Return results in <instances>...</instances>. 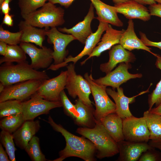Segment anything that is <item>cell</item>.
<instances>
[{
	"instance_id": "83f0119b",
	"label": "cell",
	"mask_w": 161,
	"mask_h": 161,
	"mask_svg": "<svg viewBox=\"0 0 161 161\" xmlns=\"http://www.w3.org/2000/svg\"><path fill=\"white\" fill-rule=\"evenodd\" d=\"M26 53L24 50L17 45H8L5 55L0 58V64L3 63H20L26 61Z\"/></svg>"
},
{
	"instance_id": "4316f807",
	"label": "cell",
	"mask_w": 161,
	"mask_h": 161,
	"mask_svg": "<svg viewBox=\"0 0 161 161\" xmlns=\"http://www.w3.org/2000/svg\"><path fill=\"white\" fill-rule=\"evenodd\" d=\"M143 116L145 118L149 131V140L161 138V115L152 113L147 110Z\"/></svg>"
},
{
	"instance_id": "6da1fadb",
	"label": "cell",
	"mask_w": 161,
	"mask_h": 161,
	"mask_svg": "<svg viewBox=\"0 0 161 161\" xmlns=\"http://www.w3.org/2000/svg\"><path fill=\"white\" fill-rule=\"evenodd\" d=\"M47 122L54 130L62 134L66 142L65 148L59 152V157L53 161H62L71 157H79L85 161L96 160L95 156L96 149L91 141L83 136L78 137L70 133L61 125L55 123L50 116Z\"/></svg>"
},
{
	"instance_id": "1f68e13d",
	"label": "cell",
	"mask_w": 161,
	"mask_h": 161,
	"mask_svg": "<svg viewBox=\"0 0 161 161\" xmlns=\"http://www.w3.org/2000/svg\"><path fill=\"white\" fill-rule=\"evenodd\" d=\"M0 139L1 143L5 148L10 161H16L15 153L17 149L13 134L2 130L0 133Z\"/></svg>"
},
{
	"instance_id": "7bdbcfd3",
	"label": "cell",
	"mask_w": 161,
	"mask_h": 161,
	"mask_svg": "<svg viewBox=\"0 0 161 161\" xmlns=\"http://www.w3.org/2000/svg\"><path fill=\"white\" fill-rule=\"evenodd\" d=\"M149 144L154 148H156L161 151V138L155 139L150 140Z\"/></svg>"
},
{
	"instance_id": "277c9868",
	"label": "cell",
	"mask_w": 161,
	"mask_h": 161,
	"mask_svg": "<svg viewBox=\"0 0 161 161\" xmlns=\"http://www.w3.org/2000/svg\"><path fill=\"white\" fill-rule=\"evenodd\" d=\"M64 9L48 1L39 9L22 17L24 20L34 27L51 28L64 23Z\"/></svg>"
},
{
	"instance_id": "7c38bea8",
	"label": "cell",
	"mask_w": 161,
	"mask_h": 161,
	"mask_svg": "<svg viewBox=\"0 0 161 161\" xmlns=\"http://www.w3.org/2000/svg\"><path fill=\"white\" fill-rule=\"evenodd\" d=\"M131 68V65L130 63H121L114 70L106 74L104 77L94 79V81L100 85L111 86L113 89H117L130 79L140 78L142 77L141 73H130L128 70Z\"/></svg>"
},
{
	"instance_id": "f1b7e54d",
	"label": "cell",
	"mask_w": 161,
	"mask_h": 161,
	"mask_svg": "<svg viewBox=\"0 0 161 161\" xmlns=\"http://www.w3.org/2000/svg\"><path fill=\"white\" fill-rule=\"evenodd\" d=\"M25 120L22 113L8 116L2 118L0 121L1 130L13 134Z\"/></svg>"
},
{
	"instance_id": "816d5d0a",
	"label": "cell",
	"mask_w": 161,
	"mask_h": 161,
	"mask_svg": "<svg viewBox=\"0 0 161 161\" xmlns=\"http://www.w3.org/2000/svg\"><path fill=\"white\" fill-rule=\"evenodd\" d=\"M4 0H0V5L2 3Z\"/></svg>"
},
{
	"instance_id": "c3c4849f",
	"label": "cell",
	"mask_w": 161,
	"mask_h": 161,
	"mask_svg": "<svg viewBox=\"0 0 161 161\" xmlns=\"http://www.w3.org/2000/svg\"><path fill=\"white\" fill-rule=\"evenodd\" d=\"M130 0H112L115 4L122 3Z\"/></svg>"
},
{
	"instance_id": "836d02e7",
	"label": "cell",
	"mask_w": 161,
	"mask_h": 161,
	"mask_svg": "<svg viewBox=\"0 0 161 161\" xmlns=\"http://www.w3.org/2000/svg\"><path fill=\"white\" fill-rule=\"evenodd\" d=\"M47 0H18L21 16L30 13L42 7Z\"/></svg>"
},
{
	"instance_id": "b9f144b4",
	"label": "cell",
	"mask_w": 161,
	"mask_h": 161,
	"mask_svg": "<svg viewBox=\"0 0 161 161\" xmlns=\"http://www.w3.org/2000/svg\"><path fill=\"white\" fill-rule=\"evenodd\" d=\"M4 15L2 21V24L9 27L12 26L13 24V20L12 18L13 15H10L9 14H7Z\"/></svg>"
},
{
	"instance_id": "ac0fdd59",
	"label": "cell",
	"mask_w": 161,
	"mask_h": 161,
	"mask_svg": "<svg viewBox=\"0 0 161 161\" xmlns=\"http://www.w3.org/2000/svg\"><path fill=\"white\" fill-rule=\"evenodd\" d=\"M125 30H117L113 29L111 25L108 24L106 32L97 44V46L94 48L88 57L81 63V65L84 64L90 58L100 56L103 52L109 49L116 44H119L120 40Z\"/></svg>"
},
{
	"instance_id": "cb8c5ba5",
	"label": "cell",
	"mask_w": 161,
	"mask_h": 161,
	"mask_svg": "<svg viewBox=\"0 0 161 161\" xmlns=\"http://www.w3.org/2000/svg\"><path fill=\"white\" fill-rule=\"evenodd\" d=\"M127 29L123 33L119 44L124 49L129 51L135 49H142L153 54L151 48L145 45L137 36L134 31V23L132 19L129 20Z\"/></svg>"
},
{
	"instance_id": "f907efd6",
	"label": "cell",
	"mask_w": 161,
	"mask_h": 161,
	"mask_svg": "<svg viewBox=\"0 0 161 161\" xmlns=\"http://www.w3.org/2000/svg\"><path fill=\"white\" fill-rule=\"evenodd\" d=\"M154 1L158 3L161 4V0H154Z\"/></svg>"
},
{
	"instance_id": "2e32d148",
	"label": "cell",
	"mask_w": 161,
	"mask_h": 161,
	"mask_svg": "<svg viewBox=\"0 0 161 161\" xmlns=\"http://www.w3.org/2000/svg\"><path fill=\"white\" fill-rule=\"evenodd\" d=\"M109 59L107 62L101 64L100 70L108 74L118 63L133 62L136 60L135 55L130 51L127 50L120 44L113 46L109 52Z\"/></svg>"
},
{
	"instance_id": "7dc6e473",
	"label": "cell",
	"mask_w": 161,
	"mask_h": 161,
	"mask_svg": "<svg viewBox=\"0 0 161 161\" xmlns=\"http://www.w3.org/2000/svg\"><path fill=\"white\" fill-rule=\"evenodd\" d=\"M148 110L151 112L161 115V103L157 106L152 108L150 110Z\"/></svg>"
},
{
	"instance_id": "ee69618b",
	"label": "cell",
	"mask_w": 161,
	"mask_h": 161,
	"mask_svg": "<svg viewBox=\"0 0 161 161\" xmlns=\"http://www.w3.org/2000/svg\"><path fill=\"white\" fill-rule=\"evenodd\" d=\"M8 155L6 150L4 149L2 145L0 143V161H9Z\"/></svg>"
},
{
	"instance_id": "e575fe53",
	"label": "cell",
	"mask_w": 161,
	"mask_h": 161,
	"mask_svg": "<svg viewBox=\"0 0 161 161\" xmlns=\"http://www.w3.org/2000/svg\"><path fill=\"white\" fill-rule=\"evenodd\" d=\"M21 31L13 32L4 30L2 25L0 26V41L4 42L8 45H15L21 43Z\"/></svg>"
},
{
	"instance_id": "484cf974",
	"label": "cell",
	"mask_w": 161,
	"mask_h": 161,
	"mask_svg": "<svg viewBox=\"0 0 161 161\" xmlns=\"http://www.w3.org/2000/svg\"><path fill=\"white\" fill-rule=\"evenodd\" d=\"M75 105L78 113V116L74 120L75 123L83 127H94L96 119L95 110L93 106L87 105L78 98L75 100Z\"/></svg>"
},
{
	"instance_id": "4dcf8cb0",
	"label": "cell",
	"mask_w": 161,
	"mask_h": 161,
	"mask_svg": "<svg viewBox=\"0 0 161 161\" xmlns=\"http://www.w3.org/2000/svg\"><path fill=\"white\" fill-rule=\"evenodd\" d=\"M24 150L32 161L47 160L41 150L39 139L35 135L29 142Z\"/></svg>"
},
{
	"instance_id": "d6a6232c",
	"label": "cell",
	"mask_w": 161,
	"mask_h": 161,
	"mask_svg": "<svg viewBox=\"0 0 161 161\" xmlns=\"http://www.w3.org/2000/svg\"><path fill=\"white\" fill-rule=\"evenodd\" d=\"M155 56L157 58L155 65L157 68L161 70V56L157 54H156ZM148 110L152 108L154 104L156 107L161 103V79L157 84L155 89L148 95Z\"/></svg>"
},
{
	"instance_id": "8fae6325",
	"label": "cell",
	"mask_w": 161,
	"mask_h": 161,
	"mask_svg": "<svg viewBox=\"0 0 161 161\" xmlns=\"http://www.w3.org/2000/svg\"><path fill=\"white\" fill-rule=\"evenodd\" d=\"M67 77V71H62L58 76L44 80L35 94L48 101H60V94L65 88Z\"/></svg>"
},
{
	"instance_id": "60d3db41",
	"label": "cell",
	"mask_w": 161,
	"mask_h": 161,
	"mask_svg": "<svg viewBox=\"0 0 161 161\" xmlns=\"http://www.w3.org/2000/svg\"><path fill=\"white\" fill-rule=\"evenodd\" d=\"M75 0H47L54 4H59L67 8L70 6Z\"/></svg>"
},
{
	"instance_id": "603a6c76",
	"label": "cell",
	"mask_w": 161,
	"mask_h": 161,
	"mask_svg": "<svg viewBox=\"0 0 161 161\" xmlns=\"http://www.w3.org/2000/svg\"><path fill=\"white\" fill-rule=\"evenodd\" d=\"M96 10L99 21L106 22L118 27L123 26V22L118 16V13L114 6L108 5L100 0H90Z\"/></svg>"
},
{
	"instance_id": "5b68a950",
	"label": "cell",
	"mask_w": 161,
	"mask_h": 161,
	"mask_svg": "<svg viewBox=\"0 0 161 161\" xmlns=\"http://www.w3.org/2000/svg\"><path fill=\"white\" fill-rule=\"evenodd\" d=\"M84 77L89 85L95 101V119L100 120L101 118L105 116L115 112V103L108 96L106 91V86L95 83L91 74L89 75L88 73H86Z\"/></svg>"
},
{
	"instance_id": "d6986e66",
	"label": "cell",
	"mask_w": 161,
	"mask_h": 161,
	"mask_svg": "<svg viewBox=\"0 0 161 161\" xmlns=\"http://www.w3.org/2000/svg\"><path fill=\"white\" fill-rule=\"evenodd\" d=\"M114 6L117 13L122 14L129 20L138 19L145 21L151 18L148 9L133 1L115 4Z\"/></svg>"
},
{
	"instance_id": "d590c367",
	"label": "cell",
	"mask_w": 161,
	"mask_h": 161,
	"mask_svg": "<svg viewBox=\"0 0 161 161\" xmlns=\"http://www.w3.org/2000/svg\"><path fill=\"white\" fill-rule=\"evenodd\" d=\"M60 97L65 113L74 120L78 115L75 105L70 101L64 90L61 92Z\"/></svg>"
},
{
	"instance_id": "ffe728a7",
	"label": "cell",
	"mask_w": 161,
	"mask_h": 161,
	"mask_svg": "<svg viewBox=\"0 0 161 161\" xmlns=\"http://www.w3.org/2000/svg\"><path fill=\"white\" fill-rule=\"evenodd\" d=\"M117 89V92L110 88H106V91L108 95L114 101L115 113L123 119L133 115L129 109V104L134 103L136 97L147 92L148 91L143 92L138 95L129 97L124 95L123 89L122 87H119Z\"/></svg>"
},
{
	"instance_id": "f6af8a7d",
	"label": "cell",
	"mask_w": 161,
	"mask_h": 161,
	"mask_svg": "<svg viewBox=\"0 0 161 161\" xmlns=\"http://www.w3.org/2000/svg\"><path fill=\"white\" fill-rule=\"evenodd\" d=\"M134 1L140 4L145 5H151L156 3L154 0H130Z\"/></svg>"
},
{
	"instance_id": "ab89813d",
	"label": "cell",
	"mask_w": 161,
	"mask_h": 161,
	"mask_svg": "<svg viewBox=\"0 0 161 161\" xmlns=\"http://www.w3.org/2000/svg\"><path fill=\"white\" fill-rule=\"evenodd\" d=\"M12 0H4L0 5V9L2 13L5 14H9L10 10L9 3Z\"/></svg>"
},
{
	"instance_id": "8d00e7d4",
	"label": "cell",
	"mask_w": 161,
	"mask_h": 161,
	"mask_svg": "<svg viewBox=\"0 0 161 161\" xmlns=\"http://www.w3.org/2000/svg\"><path fill=\"white\" fill-rule=\"evenodd\" d=\"M154 148L143 152L138 160L139 161H156L158 160L156 154L153 151Z\"/></svg>"
},
{
	"instance_id": "3957f363",
	"label": "cell",
	"mask_w": 161,
	"mask_h": 161,
	"mask_svg": "<svg viewBox=\"0 0 161 161\" xmlns=\"http://www.w3.org/2000/svg\"><path fill=\"white\" fill-rule=\"evenodd\" d=\"M49 79L45 71L34 69L27 61L16 65L5 63L0 67V81L5 86L29 80Z\"/></svg>"
},
{
	"instance_id": "e0dca14e",
	"label": "cell",
	"mask_w": 161,
	"mask_h": 161,
	"mask_svg": "<svg viewBox=\"0 0 161 161\" xmlns=\"http://www.w3.org/2000/svg\"><path fill=\"white\" fill-rule=\"evenodd\" d=\"M95 18L94 14V7L91 3L88 12L84 19L70 29L65 27L58 29L60 32L72 35L75 38L83 44L87 38L92 33L91 24Z\"/></svg>"
},
{
	"instance_id": "30bf717a",
	"label": "cell",
	"mask_w": 161,
	"mask_h": 161,
	"mask_svg": "<svg viewBox=\"0 0 161 161\" xmlns=\"http://www.w3.org/2000/svg\"><path fill=\"white\" fill-rule=\"evenodd\" d=\"M46 28V35L48 42L53 45L52 53L54 65H58L63 62L68 53L66 47L72 41L76 40L71 34H63L58 30L56 27Z\"/></svg>"
},
{
	"instance_id": "ba28073f",
	"label": "cell",
	"mask_w": 161,
	"mask_h": 161,
	"mask_svg": "<svg viewBox=\"0 0 161 161\" xmlns=\"http://www.w3.org/2000/svg\"><path fill=\"white\" fill-rule=\"evenodd\" d=\"M123 129L125 140L130 142L147 143L150 133L144 117L134 116L123 120Z\"/></svg>"
},
{
	"instance_id": "4fadbf2b",
	"label": "cell",
	"mask_w": 161,
	"mask_h": 161,
	"mask_svg": "<svg viewBox=\"0 0 161 161\" xmlns=\"http://www.w3.org/2000/svg\"><path fill=\"white\" fill-rule=\"evenodd\" d=\"M19 46L31 59L30 64L34 69L48 68L53 60V50L50 48L43 46L39 48L29 43L21 42Z\"/></svg>"
},
{
	"instance_id": "9a60e30c",
	"label": "cell",
	"mask_w": 161,
	"mask_h": 161,
	"mask_svg": "<svg viewBox=\"0 0 161 161\" xmlns=\"http://www.w3.org/2000/svg\"><path fill=\"white\" fill-rule=\"evenodd\" d=\"M119 156V161H136L142 154L153 148L146 142H136L123 140L117 143Z\"/></svg>"
},
{
	"instance_id": "7a4b0ae2",
	"label": "cell",
	"mask_w": 161,
	"mask_h": 161,
	"mask_svg": "<svg viewBox=\"0 0 161 161\" xmlns=\"http://www.w3.org/2000/svg\"><path fill=\"white\" fill-rule=\"evenodd\" d=\"M76 132L93 143L96 149V156L98 159L112 157L119 153L117 143L108 134L100 120H96L93 128L80 127Z\"/></svg>"
},
{
	"instance_id": "f35d334b",
	"label": "cell",
	"mask_w": 161,
	"mask_h": 161,
	"mask_svg": "<svg viewBox=\"0 0 161 161\" xmlns=\"http://www.w3.org/2000/svg\"><path fill=\"white\" fill-rule=\"evenodd\" d=\"M148 10L151 16H155L161 18V4H155L150 5Z\"/></svg>"
},
{
	"instance_id": "681fc988",
	"label": "cell",
	"mask_w": 161,
	"mask_h": 161,
	"mask_svg": "<svg viewBox=\"0 0 161 161\" xmlns=\"http://www.w3.org/2000/svg\"><path fill=\"white\" fill-rule=\"evenodd\" d=\"M5 86L1 82L0 83V93L1 92L5 89Z\"/></svg>"
},
{
	"instance_id": "74e56055",
	"label": "cell",
	"mask_w": 161,
	"mask_h": 161,
	"mask_svg": "<svg viewBox=\"0 0 161 161\" xmlns=\"http://www.w3.org/2000/svg\"><path fill=\"white\" fill-rule=\"evenodd\" d=\"M140 39L143 44L147 46H152L157 47L161 50V41L154 42L150 40L144 33L140 32Z\"/></svg>"
},
{
	"instance_id": "9c48e42d",
	"label": "cell",
	"mask_w": 161,
	"mask_h": 161,
	"mask_svg": "<svg viewBox=\"0 0 161 161\" xmlns=\"http://www.w3.org/2000/svg\"><path fill=\"white\" fill-rule=\"evenodd\" d=\"M62 106L61 101H48L35 94L29 100L22 102V114L25 120H34L39 115L48 114L53 109Z\"/></svg>"
},
{
	"instance_id": "44dd1931",
	"label": "cell",
	"mask_w": 161,
	"mask_h": 161,
	"mask_svg": "<svg viewBox=\"0 0 161 161\" xmlns=\"http://www.w3.org/2000/svg\"><path fill=\"white\" fill-rule=\"evenodd\" d=\"M40 125L38 120H25L21 126L13 134V139L17 146L24 149L29 142L40 129Z\"/></svg>"
},
{
	"instance_id": "f546056e",
	"label": "cell",
	"mask_w": 161,
	"mask_h": 161,
	"mask_svg": "<svg viewBox=\"0 0 161 161\" xmlns=\"http://www.w3.org/2000/svg\"><path fill=\"white\" fill-rule=\"evenodd\" d=\"M22 102L15 100H9L0 102V117H4L22 113Z\"/></svg>"
},
{
	"instance_id": "8992f818",
	"label": "cell",
	"mask_w": 161,
	"mask_h": 161,
	"mask_svg": "<svg viewBox=\"0 0 161 161\" xmlns=\"http://www.w3.org/2000/svg\"><path fill=\"white\" fill-rule=\"evenodd\" d=\"M67 77L65 88L72 98L77 96L87 105L93 106V103L89 99L91 93L90 86L86 79L76 74L75 64H70L66 66Z\"/></svg>"
},
{
	"instance_id": "5bb4252c",
	"label": "cell",
	"mask_w": 161,
	"mask_h": 161,
	"mask_svg": "<svg viewBox=\"0 0 161 161\" xmlns=\"http://www.w3.org/2000/svg\"><path fill=\"white\" fill-rule=\"evenodd\" d=\"M98 28L95 32L92 33L86 39L85 46L82 51L75 57L69 55L66 58L63 62L58 65H52L51 68L53 70H56L60 68L66 66L68 63L72 62L75 64L76 63L84 56L89 55L92 53L96 45L100 40V39L103 32L105 31L109 24L106 22L99 21Z\"/></svg>"
},
{
	"instance_id": "bcb514c9",
	"label": "cell",
	"mask_w": 161,
	"mask_h": 161,
	"mask_svg": "<svg viewBox=\"0 0 161 161\" xmlns=\"http://www.w3.org/2000/svg\"><path fill=\"white\" fill-rule=\"evenodd\" d=\"M8 44L5 42L0 41V54L4 56L6 52Z\"/></svg>"
},
{
	"instance_id": "52a82bcc",
	"label": "cell",
	"mask_w": 161,
	"mask_h": 161,
	"mask_svg": "<svg viewBox=\"0 0 161 161\" xmlns=\"http://www.w3.org/2000/svg\"><path fill=\"white\" fill-rule=\"evenodd\" d=\"M43 80H30L5 86L0 93V102L12 99L26 100L36 93Z\"/></svg>"
},
{
	"instance_id": "7402d4cb",
	"label": "cell",
	"mask_w": 161,
	"mask_h": 161,
	"mask_svg": "<svg viewBox=\"0 0 161 161\" xmlns=\"http://www.w3.org/2000/svg\"><path fill=\"white\" fill-rule=\"evenodd\" d=\"M21 35V42L33 43L42 47L43 42L45 39L46 28H36L25 21H21L18 25Z\"/></svg>"
},
{
	"instance_id": "d4e9b609",
	"label": "cell",
	"mask_w": 161,
	"mask_h": 161,
	"mask_svg": "<svg viewBox=\"0 0 161 161\" xmlns=\"http://www.w3.org/2000/svg\"><path fill=\"white\" fill-rule=\"evenodd\" d=\"M123 120V119L115 112L109 114L100 120L108 134L117 143L125 140Z\"/></svg>"
}]
</instances>
